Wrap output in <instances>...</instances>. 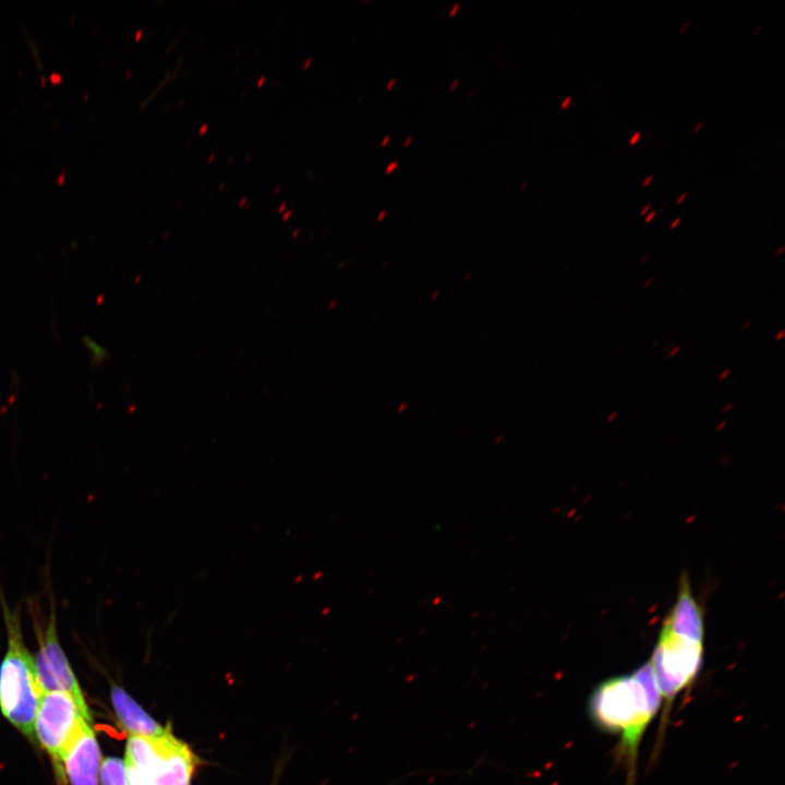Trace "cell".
Returning a JSON list of instances; mask_svg holds the SVG:
<instances>
[{
	"label": "cell",
	"instance_id": "74e56055",
	"mask_svg": "<svg viewBox=\"0 0 785 785\" xmlns=\"http://www.w3.org/2000/svg\"><path fill=\"white\" fill-rule=\"evenodd\" d=\"M264 82H265V76L259 77L258 81H257V84H256L257 87H258V88L262 87V85L264 84Z\"/></svg>",
	"mask_w": 785,
	"mask_h": 785
},
{
	"label": "cell",
	"instance_id": "ac0fdd59",
	"mask_svg": "<svg viewBox=\"0 0 785 785\" xmlns=\"http://www.w3.org/2000/svg\"><path fill=\"white\" fill-rule=\"evenodd\" d=\"M459 8H460V3H459V2H456V3L450 8L449 15H450V16L456 15L457 12H458V10H459Z\"/></svg>",
	"mask_w": 785,
	"mask_h": 785
},
{
	"label": "cell",
	"instance_id": "c3c4849f",
	"mask_svg": "<svg viewBox=\"0 0 785 785\" xmlns=\"http://www.w3.org/2000/svg\"><path fill=\"white\" fill-rule=\"evenodd\" d=\"M251 156H252V154H249V155L246 156L245 160H246V161L250 160Z\"/></svg>",
	"mask_w": 785,
	"mask_h": 785
},
{
	"label": "cell",
	"instance_id": "f546056e",
	"mask_svg": "<svg viewBox=\"0 0 785 785\" xmlns=\"http://www.w3.org/2000/svg\"><path fill=\"white\" fill-rule=\"evenodd\" d=\"M389 141H390V136H389V135H385V136L383 137L382 142H381V146H382V147L386 146V145L389 143Z\"/></svg>",
	"mask_w": 785,
	"mask_h": 785
},
{
	"label": "cell",
	"instance_id": "60d3db41",
	"mask_svg": "<svg viewBox=\"0 0 785 785\" xmlns=\"http://www.w3.org/2000/svg\"><path fill=\"white\" fill-rule=\"evenodd\" d=\"M725 425H726V421H723V422H721V423L718 424V426H717L716 430L720 431V430H722Z\"/></svg>",
	"mask_w": 785,
	"mask_h": 785
},
{
	"label": "cell",
	"instance_id": "cb8c5ba5",
	"mask_svg": "<svg viewBox=\"0 0 785 785\" xmlns=\"http://www.w3.org/2000/svg\"><path fill=\"white\" fill-rule=\"evenodd\" d=\"M652 180H653V174H649V176L643 180L642 186H644V188L648 186V185L652 182Z\"/></svg>",
	"mask_w": 785,
	"mask_h": 785
},
{
	"label": "cell",
	"instance_id": "f1b7e54d",
	"mask_svg": "<svg viewBox=\"0 0 785 785\" xmlns=\"http://www.w3.org/2000/svg\"><path fill=\"white\" fill-rule=\"evenodd\" d=\"M617 414H618L617 411L611 412V413L608 414L607 419H606L607 422L614 421V420L617 418Z\"/></svg>",
	"mask_w": 785,
	"mask_h": 785
},
{
	"label": "cell",
	"instance_id": "f6af8a7d",
	"mask_svg": "<svg viewBox=\"0 0 785 785\" xmlns=\"http://www.w3.org/2000/svg\"><path fill=\"white\" fill-rule=\"evenodd\" d=\"M527 183H528L527 181L522 182L519 188V191H522L527 186Z\"/></svg>",
	"mask_w": 785,
	"mask_h": 785
},
{
	"label": "cell",
	"instance_id": "d6a6232c",
	"mask_svg": "<svg viewBox=\"0 0 785 785\" xmlns=\"http://www.w3.org/2000/svg\"><path fill=\"white\" fill-rule=\"evenodd\" d=\"M386 215H387L386 209L381 210V213L377 216V220L378 221L383 220L386 217Z\"/></svg>",
	"mask_w": 785,
	"mask_h": 785
},
{
	"label": "cell",
	"instance_id": "ffe728a7",
	"mask_svg": "<svg viewBox=\"0 0 785 785\" xmlns=\"http://www.w3.org/2000/svg\"><path fill=\"white\" fill-rule=\"evenodd\" d=\"M650 209H651V204H650V203H649V204H645V205L641 208L640 215H641V216H645V215L650 212Z\"/></svg>",
	"mask_w": 785,
	"mask_h": 785
},
{
	"label": "cell",
	"instance_id": "4fadbf2b",
	"mask_svg": "<svg viewBox=\"0 0 785 785\" xmlns=\"http://www.w3.org/2000/svg\"><path fill=\"white\" fill-rule=\"evenodd\" d=\"M641 131L635 132L631 137L629 138L628 143L630 146L635 145L641 137Z\"/></svg>",
	"mask_w": 785,
	"mask_h": 785
},
{
	"label": "cell",
	"instance_id": "681fc988",
	"mask_svg": "<svg viewBox=\"0 0 785 785\" xmlns=\"http://www.w3.org/2000/svg\"><path fill=\"white\" fill-rule=\"evenodd\" d=\"M232 159H233V157L231 156L227 164L229 165L232 161Z\"/></svg>",
	"mask_w": 785,
	"mask_h": 785
},
{
	"label": "cell",
	"instance_id": "9a60e30c",
	"mask_svg": "<svg viewBox=\"0 0 785 785\" xmlns=\"http://www.w3.org/2000/svg\"><path fill=\"white\" fill-rule=\"evenodd\" d=\"M680 350H681L680 346L672 347L668 351L667 358H669V359L674 358L675 355H677L680 352Z\"/></svg>",
	"mask_w": 785,
	"mask_h": 785
},
{
	"label": "cell",
	"instance_id": "ba28073f",
	"mask_svg": "<svg viewBox=\"0 0 785 785\" xmlns=\"http://www.w3.org/2000/svg\"><path fill=\"white\" fill-rule=\"evenodd\" d=\"M111 701L119 721L130 735L160 737L169 732L146 713L122 688L112 687Z\"/></svg>",
	"mask_w": 785,
	"mask_h": 785
},
{
	"label": "cell",
	"instance_id": "3957f363",
	"mask_svg": "<svg viewBox=\"0 0 785 785\" xmlns=\"http://www.w3.org/2000/svg\"><path fill=\"white\" fill-rule=\"evenodd\" d=\"M8 648L0 665V709L19 730L34 736V721L43 691L34 657L23 641L20 607L11 608L0 591Z\"/></svg>",
	"mask_w": 785,
	"mask_h": 785
},
{
	"label": "cell",
	"instance_id": "7a4b0ae2",
	"mask_svg": "<svg viewBox=\"0 0 785 785\" xmlns=\"http://www.w3.org/2000/svg\"><path fill=\"white\" fill-rule=\"evenodd\" d=\"M704 624L701 609L684 579L677 601L665 618L649 664L662 699L655 751H660L676 699L689 692L702 666Z\"/></svg>",
	"mask_w": 785,
	"mask_h": 785
},
{
	"label": "cell",
	"instance_id": "ab89813d",
	"mask_svg": "<svg viewBox=\"0 0 785 785\" xmlns=\"http://www.w3.org/2000/svg\"><path fill=\"white\" fill-rule=\"evenodd\" d=\"M784 249H785L784 245H781V246L778 247V250L775 252V255H776V256H780V255L784 252Z\"/></svg>",
	"mask_w": 785,
	"mask_h": 785
},
{
	"label": "cell",
	"instance_id": "484cf974",
	"mask_svg": "<svg viewBox=\"0 0 785 785\" xmlns=\"http://www.w3.org/2000/svg\"><path fill=\"white\" fill-rule=\"evenodd\" d=\"M653 281H654V278H653V277H649L648 279H645V281L643 282V286H642V287H643V288H649V287L653 283Z\"/></svg>",
	"mask_w": 785,
	"mask_h": 785
},
{
	"label": "cell",
	"instance_id": "d4e9b609",
	"mask_svg": "<svg viewBox=\"0 0 785 785\" xmlns=\"http://www.w3.org/2000/svg\"><path fill=\"white\" fill-rule=\"evenodd\" d=\"M784 335H785V330H784V329H781V330L775 335V337H774L775 341L782 340L783 337H784Z\"/></svg>",
	"mask_w": 785,
	"mask_h": 785
},
{
	"label": "cell",
	"instance_id": "4316f807",
	"mask_svg": "<svg viewBox=\"0 0 785 785\" xmlns=\"http://www.w3.org/2000/svg\"><path fill=\"white\" fill-rule=\"evenodd\" d=\"M751 324H752V321H751V319L745 321V322L742 323V325H741V329H742V330H747V329L751 326Z\"/></svg>",
	"mask_w": 785,
	"mask_h": 785
},
{
	"label": "cell",
	"instance_id": "d590c367",
	"mask_svg": "<svg viewBox=\"0 0 785 785\" xmlns=\"http://www.w3.org/2000/svg\"><path fill=\"white\" fill-rule=\"evenodd\" d=\"M312 62V58H307L303 64V69L306 70Z\"/></svg>",
	"mask_w": 785,
	"mask_h": 785
},
{
	"label": "cell",
	"instance_id": "bcb514c9",
	"mask_svg": "<svg viewBox=\"0 0 785 785\" xmlns=\"http://www.w3.org/2000/svg\"><path fill=\"white\" fill-rule=\"evenodd\" d=\"M280 189H281V185L276 186L274 194L277 195L280 192Z\"/></svg>",
	"mask_w": 785,
	"mask_h": 785
},
{
	"label": "cell",
	"instance_id": "f907efd6",
	"mask_svg": "<svg viewBox=\"0 0 785 785\" xmlns=\"http://www.w3.org/2000/svg\"><path fill=\"white\" fill-rule=\"evenodd\" d=\"M657 343H659V341L656 340L655 342H653V345H652V346H653V347H656V346H657Z\"/></svg>",
	"mask_w": 785,
	"mask_h": 785
},
{
	"label": "cell",
	"instance_id": "e575fe53",
	"mask_svg": "<svg viewBox=\"0 0 785 785\" xmlns=\"http://www.w3.org/2000/svg\"><path fill=\"white\" fill-rule=\"evenodd\" d=\"M207 128H208V125H207L206 123H204V124L200 128L198 133H200L201 135L205 134Z\"/></svg>",
	"mask_w": 785,
	"mask_h": 785
},
{
	"label": "cell",
	"instance_id": "5bb4252c",
	"mask_svg": "<svg viewBox=\"0 0 785 785\" xmlns=\"http://www.w3.org/2000/svg\"><path fill=\"white\" fill-rule=\"evenodd\" d=\"M398 164H399L398 160H394V161L389 162V164L386 166L384 172H385L386 174H387V173H390L392 170H395V169L397 168Z\"/></svg>",
	"mask_w": 785,
	"mask_h": 785
},
{
	"label": "cell",
	"instance_id": "277c9868",
	"mask_svg": "<svg viewBox=\"0 0 785 785\" xmlns=\"http://www.w3.org/2000/svg\"><path fill=\"white\" fill-rule=\"evenodd\" d=\"M90 716L87 704L62 691L43 692L34 721V733L62 775L64 754Z\"/></svg>",
	"mask_w": 785,
	"mask_h": 785
},
{
	"label": "cell",
	"instance_id": "e0dca14e",
	"mask_svg": "<svg viewBox=\"0 0 785 785\" xmlns=\"http://www.w3.org/2000/svg\"><path fill=\"white\" fill-rule=\"evenodd\" d=\"M655 216H656V210H655V209L649 212V213L645 215L644 222H645V224H650V222L654 219Z\"/></svg>",
	"mask_w": 785,
	"mask_h": 785
},
{
	"label": "cell",
	"instance_id": "44dd1931",
	"mask_svg": "<svg viewBox=\"0 0 785 785\" xmlns=\"http://www.w3.org/2000/svg\"><path fill=\"white\" fill-rule=\"evenodd\" d=\"M680 221H681V217H680V216H679V217H676V218L671 222L669 228H671V229H675V228L680 224Z\"/></svg>",
	"mask_w": 785,
	"mask_h": 785
},
{
	"label": "cell",
	"instance_id": "d6986e66",
	"mask_svg": "<svg viewBox=\"0 0 785 785\" xmlns=\"http://www.w3.org/2000/svg\"><path fill=\"white\" fill-rule=\"evenodd\" d=\"M734 408H735V402H732V401H730V402H727V403L723 407L722 412H723V413H726V412H728L729 410H733Z\"/></svg>",
	"mask_w": 785,
	"mask_h": 785
},
{
	"label": "cell",
	"instance_id": "b9f144b4",
	"mask_svg": "<svg viewBox=\"0 0 785 785\" xmlns=\"http://www.w3.org/2000/svg\"><path fill=\"white\" fill-rule=\"evenodd\" d=\"M214 159H215V154H212L210 156H208L207 162L212 164Z\"/></svg>",
	"mask_w": 785,
	"mask_h": 785
},
{
	"label": "cell",
	"instance_id": "8fae6325",
	"mask_svg": "<svg viewBox=\"0 0 785 785\" xmlns=\"http://www.w3.org/2000/svg\"><path fill=\"white\" fill-rule=\"evenodd\" d=\"M86 345L96 362L104 361L106 359L107 352L104 348L99 347L89 339L86 341Z\"/></svg>",
	"mask_w": 785,
	"mask_h": 785
},
{
	"label": "cell",
	"instance_id": "6da1fadb",
	"mask_svg": "<svg viewBox=\"0 0 785 785\" xmlns=\"http://www.w3.org/2000/svg\"><path fill=\"white\" fill-rule=\"evenodd\" d=\"M661 706L649 662L629 674L604 679L589 696L588 714L592 723L619 737L615 761L626 770V785H636L639 748Z\"/></svg>",
	"mask_w": 785,
	"mask_h": 785
},
{
	"label": "cell",
	"instance_id": "7bdbcfd3",
	"mask_svg": "<svg viewBox=\"0 0 785 785\" xmlns=\"http://www.w3.org/2000/svg\"><path fill=\"white\" fill-rule=\"evenodd\" d=\"M291 214H292V210L289 209V212L286 213V215L283 216V220H287V219L290 217Z\"/></svg>",
	"mask_w": 785,
	"mask_h": 785
},
{
	"label": "cell",
	"instance_id": "5b68a950",
	"mask_svg": "<svg viewBox=\"0 0 785 785\" xmlns=\"http://www.w3.org/2000/svg\"><path fill=\"white\" fill-rule=\"evenodd\" d=\"M28 609L38 641L34 664L41 691L68 692L86 704L77 679L59 642L53 601H50V612L45 623L35 601L29 602Z\"/></svg>",
	"mask_w": 785,
	"mask_h": 785
},
{
	"label": "cell",
	"instance_id": "9c48e42d",
	"mask_svg": "<svg viewBox=\"0 0 785 785\" xmlns=\"http://www.w3.org/2000/svg\"><path fill=\"white\" fill-rule=\"evenodd\" d=\"M101 785H129L126 764L119 758H106L100 765Z\"/></svg>",
	"mask_w": 785,
	"mask_h": 785
},
{
	"label": "cell",
	"instance_id": "30bf717a",
	"mask_svg": "<svg viewBox=\"0 0 785 785\" xmlns=\"http://www.w3.org/2000/svg\"><path fill=\"white\" fill-rule=\"evenodd\" d=\"M125 762V761H124ZM129 785H153L152 782L145 777L138 770H136L130 763H126Z\"/></svg>",
	"mask_w": 785,
	"mask_h": 785
},
{
	"label": "cell",
	"instance_id": "7c38bea8",
	"mask_svg": "<svg viewBox=\"0 0 785 785\" xmlns=\"http://www.w3.org/2000/svg\"><path fill=\"white\" fill-rule=\"evenodd\" d=\"M573 102L572 97L569 95L560 104V109H568Z\"/></svg>",
	"mask_w": 785,
	"mask_h": 785
},
{
	"label": "cell",
	"instance_id": "4dcf8cb0",
	"mask_svg": "<svg viewBox=\"0 0 785 785\" xmlns=\"http://www.w3.org/2000/svg\"><path fill=\"white\" fill-rule=\"evenodd\" d=\"M650 256H651L650 253H645V254L641 257L640 264L643 265V264L648 263Z\"/></svg>",
	"mask_w": 785,
	"mask_h": 785
},
{
	"label": "cell",
	"instance_id": "7dc6e473",
	"mask_svg": "<svg viewBox=\"0 0 785 785\" xmlns=\"http://www.w3.org/2000/svg\"><path fill=\"white\" fill-rule=\"evenodd\" d=\"M245 202H246V198H245V197H244V198H241V200H240V203H239V206L241 207L242 205L245 204Z\"/></svg>",
	"mask_w": 785,
	"mask_h": 785
},
{
	"label": "cell",
	"instance_id": "8992f818",
	"mask_svg": "<svg viewBox=\"0 0 785 785\" xmlns=\"http://www.w3.org/2000/svg\"><path fill=\"white\" fill-rule=\"evenodd\" d=\"M194 756L169 730L160 739V751L148 780L153 785H190Z\"/></svg>",
	"mask_w": 785,
	"mask_h": 785
},
{
	"label": "cell",
	"instance_id": "816d5d0a",
	"mask_svg": "<svg viewBox=\"0 0 785 785\" xmlns=\"http://www.w3.org/2000/svg\"><path fill=\"white\" fill-rule=\"evenodd\" d=\"M224 185H225V184L222 183V184L219 186V190H221V189L224 188Z\"/></svg>",
	"mask_w": 785,
	"mask_h": 785
},
{
	"label": "cell",
	"instance_id": "7402d4cb",
	"mask_svg": "<svg viewBox=\"0 0 785 785\" xmlns=\"http://www.w3.org/2000/svg\"><path fill=\"white\" fill-rule=\"evenodd\" d=\"M687 196H688V193H687V192L681 193V194L677 197L676 203H677V204H681V203L687 198Z\"/></svg>",
	"mask_w": 785,
	"mask_h": 785
},
{
	"label": "cell",
	"instance_id": "8d00e7d4",
	"mask_svg": "<svg viewBox=\"0 0 785 785\" xmlns=\"http://www.w3.org/2000/svg\"><path fill=\"white\" fill-rule=\"evenodd\" d=\"M458 83H459V78H455V80L452 81V83L450 84V89H451V90L455 89L456 86L458 85Z\"/></svg>",
	"mask_w": 785,
	"mask_h": 785
},
{
	"label": "cell",
	"instance_id": "836d02e7",
	"mask_svg": "<svg viewBox=\"0 0 785 785\" xmlns=\"http://www.w3.org/2000/svg\"><path fill=\"white\" fill-rule=\"evenodd\" d=\"M761 29H762V24L757 25L756 28H754L753 32H752V36H757L758 33H760Z\"/></svg>",
	"mask_w": 785,
	"mask_h": 785
},
{
	"label": "cell",
	"instance_id": "ee69618b",
	"mask_svg": "<svg viewBox=\"0 0 785 785\" xmlns=\"http://www.w3.org/2000/svg\"><path fill=\"white\" fill-rule=\"evenodd\" d=\"M286 206H287V204H286V203H282V204L278 207V212H282Z\"/></svg>",
	"mask_w": 785,
	"mask_h": 785
},
{
	"label": "cell",
	"instance_id": "52a82bcc",
	"mask_svg": "<svg viewBox=\"0 0 785 785\" xmlns=\"http://www.w3.org/2000/svg\"><path fill=\"white\" fill-rule=\"evenodd\" d=\"M100 751L92 726L86 724L70 744L63 769L71 785H98Z\"/></svg>",
	"mask_w": 785,
	"mask_h": 785
},
{
	"label": "cell",
	"instance_id": "1f68e13d",
	"mask_svg": "<svg viewBox=\"0 0 785 785\" xmlns=\"http://www.w3.org/2000/svg\"><path fill=\"white\" fill-rule=\"evenodd\" d=\"M702 125H703V121L701 120V121H699V122L695 125V128H693V133L699 132L700 129L702 128Z\"/></svg>",
	"mask_w": 785,
	"mask_h": 785
},
{
	"label": "cell",
	"instance_id": "2e32d148",
	"mask_svg": "<svg viewBox=\"0 0 785 785\" xmlns=\"http://www.w3.org/2000/svg\"><path fill=\"white\" fill-rule=\"evenodd\" d=\"M730 373H732V370L729 367L724 369L717 377L718 381H725L730 375Z\"/></svg>",
	"mask_w": 785,
	"mask_h": 785
},
{
	"label": "cell",
	"instance_id": "f35d334b",
	"mask_svg": "<svg viewBox=\"0 0 785 785\" xmlns=\"http://www.w3.org/2000/svg\"><path fill=\"white\" fill-rule=\"evenodd\" d=\"M411 142H412V136L410 135L406 138L403 146L407 147L409 144H411Z\"/></svg>",
	"mask_w": 785,
	"mask_h": 785
},
{
	"label": "cell",
	"instance_id": "603a6c76",
	"mask_svg": "<svg viewBox=\"0 0 785 785\" xmlns=\"http://www.w3.org/2000/svg\"><path fill=\"white\" fill-rule=\"evenodd\" d=\"M689 25H690V22H689V21H686V22L680 26V28H679V34H684V33L688 29Z\"/></svg>",
	"mask_w": 785,
	"mask_h": 785
},
{
	"label": "cell",
	"instance_id": "83f0119b",
	"mask_svg": "<svg viewBox=\"0 0 785 785\" xmlns=\"http://www.w3.org/2000/svg\"><path fill=\"white\" fill-rule=\"evenodd\" d=\"M395 83H396V78H395V77H391V78L388 81V83L386 84V89H387V90L391 89L392 86L395 85Z\"/></svg>",
	"mask_w": 785,
	"mask_h": 785
}]
</instances>
